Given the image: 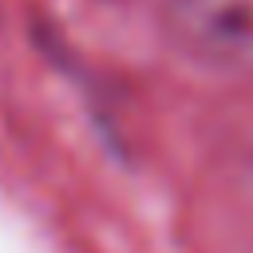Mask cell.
<instances>
[{
  "instance_id": "cell-1",
  "label": "cell",
  "mask_w": 253,
  "mask_h": 253,
  "mask_svg": "<svg viewBox=\"0 0 253 253\" xmlns=\"http://www.w3.org/2000/svg\"><path fill=\"white\" fill-rule=\"evenodd\" d=\"M162 24L194 63L253 71V0H166Z\"/></svg>"
}]
</instances>
